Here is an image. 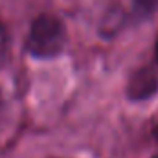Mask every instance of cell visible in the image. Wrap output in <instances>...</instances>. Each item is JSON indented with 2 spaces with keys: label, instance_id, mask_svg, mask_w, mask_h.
Returning a JSON list of instances; mask_svg holds the SVG:
<instances>
[{
  "label": "cell",
  "instance_id": "1",
  "mask_svg": "<svg viewBox=\"0 0 158 158\" xmlns=\"http://www.w3.org/2000/svg\"><path fill=\"white\" fill-rule=\"evenodd\" d=\"M66 40L64 24L50 13L39 15L30 28V35L26 39V50L35 57H53L57 55Z\"/></svg>",
  "mask_w": 158,
  "mask_h": 158
},
{
  "label": "cell",
  "instance_id": "3",
  "mask_svg": "<svg viewBox=\"0 0 158 158\" xmlns=\"http://www.w3.org/2000/svg\"><path fill=\"white\" fill-rule=\"evenodd\" d=\"M7 52H9V35H7V30H6L4 22L0 20V66L6 63Z\"/></svg>",
  "mask_w": 158,
  "mask_h": 158
},
{
  "label": "cell",
  "instance_id": "5",
  "mask_svg": "<svg viewBox=\"0 0 158 158\" xmlns=\"http://www.w3.org/2000/svg\"><path fill=\"white\" fill-rule=\"evenodd\" d=\"M156 59H158V39H156Z\"/></svg>",
  "mask_w": 158,
  "mask_h": 158
},
{
  "label": "cell",
  "instance_id": "6",
  "mask_svg": "<svg viewBox=\"0 0 158 158\" xmlns=\"http://www.w3.org/2000/svg\"><path fill=\"white\" fill-rule=\"evenodd\" d=\"M155 134H156V138H158V127H156V129H155Z\"/></svg>",
  "mask_w": 158,
  "mask_h": 158
},
{
  "label": "cell",
  "instance_id": "2",
  "mask_svg": "<svg viewBox=\"0 0 158 158\" xmlns=\"http://www.w3.org/2000/svg\"><path fill=\"white\" fill-rule=\"evenodd\" d=\"M158 88V77L155 74L153 68H142L138 70L132 79L129 81V88H127V94L131 99H147L151 98Z\"/></svg>",
  "mask_w": 158,
  "mask_h": 158
},
{
  "label": "cell",
  "instance_id": "7",
  "mask_svg": "<svg viewBox=\"0 0 158 158\" xmlns=\"http://www.w3.org/2000/svg\"><path fill=\"white\" fill-rule=\"evenodd\" d=\"M153 158H158V155H155V156H153Z\"/></svg>",
  "mask_w": 158,
  "mask_h": 158
},
{
  "label": "cell",
  "instance_id": "4",
  "mask_svg": "<svg viewBox=\"0 0 158 158\" xmlns=\"http://www.w3.org/2000/svg\"><path fill=\"white\" fill-rule=\"evenodd\" d=\"M158 7V0H136V13L138 15H151Z\"/></svg>",
  "mask_w": 158,
  "mask_h": 158
}]
</instances>
